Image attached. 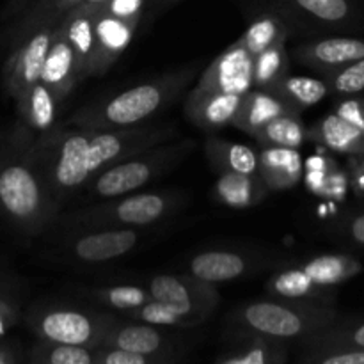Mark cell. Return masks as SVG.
Here are the masks:
<instances>
[{
	"label": "cell",
	"mask_w": 364,
	"mask_h": 364,
	"mask_svg": "<svg viewBox=\"0 0 364 364\" xmlns=\"http://www.w3.org/2000/svg\"><path fill=\"white\" fill-rule=\"evenodd\" d=\"M201 63L166 71L107 98L92 100L75 110L66 124L85 130H114L151 123L155 116L173 105L198 78Z\"/></svg>",
	"instance_id": "7a4b0ae2"
},
{
	"label": "cell",
	"mask_w": 364,
	"mask_h": 364,
	"mask_svg": "<svg viewBox=\"0 0 364 364\" xmlns=\"http://www.w3.org/2000/svg\"><path fill=\"white\" fill-rule=\"evenodd\" d=\"M308 139L318 142L331 153L345 156L364 155V132L347 123L334 112L327 114L308 128Z\"/></svg>",
	"instance_id": "cb8c5ba5"
},
{
	"label": "cell",
	"mask_w": 364,
	"mask_h": 364,
	"mask_svg": "<svg viewBox=\"0 0 364 364\" xmlns=\"http://www.w3.org/2000/svg\"><path fill=\"white\" fill-rule=\"evenodd\" d=\"M87 297L92 301L100 302L105 308L114 309L117 313H127L134 311V309L141 308L146 302L151 301L148 288L142 284H105V287H92L87 290Z\"/></svg>",
	"instance_id": "d6a6232c"
},
{
	"label": "cell",
	"mask_w": 364,
	"mask_h": 364,
	"mask_svg": "<svg viewBox=\"0 0 364 364\" xmlns=\"http://www.w3.org/2000/svg\"><path fill=\"white\" fill-rule=\"evenodd\" d=\"M63 103L48 85L36 82L14 100L16 121L34 135L46 134L55 124H59L57 119L63 112Z\"/></svg>",
	"instance_id": "ffe728a7"
},
{
	"label": "cell",
	"mask_w": 364,
	"mask_h": 364,
	"mask_svg": "<svg viewBox=\"0 0 364 364\" xmlns=\"http://www.w3.org/2000/svg\"><path fill=\"white\" fill-rule=\"evenodd\" d=\"M291 6L313 20L331 28L350 27L355 20V7L352 0H290Z\"/></svg>",
	"instance_id": "1f68e13d"
},
{
	"label": "cell",
	"mask_w": 364,
	"mask_h": 364,
	"mask_svg": "<svg viewBox=\"0 0 364 364\" xmlns=\"http://www.w3.org/2000/svg\"><path fill=\"white\" fill-rule=\"evenodd\" d=\"M32 364H38V363H32Z\"/></svg>",
	"instance_id": "f5cc1de1"
},
{
	"label": "cell",
	"mask_w": 364,
	"mask_h": 364,
	"mask_svg": "<svg viewBox=\"0 0 364 364\" xmlns=\"http://www.w3.org/2000/svg\"><path fill=\"white\" fill-rule=\"evenodd\" d=\"M31 361L38 364H98L96 348L39 341L32 348Z\"/></svg>",
	"instance_id": "74e56055"
},
{
	"label": "cell",
	"mask_w": 364,
	"mask_h": 364,
	"mask_svg": "<svg viewBox=\"0 0 364 364\" xmlns=\"http://www.w3.org/2000/svg\"><path fill=\"white\" fill-rule=\"evenodd\" d=\"M59 27L73 50L82 80H87L89 64L95 52V14L75 7L60 21Z\"/></svg>",
	"instance_id": "83f0119b"
},
{
	"label": "cell",
	"mask_w": 364,
	"mask_h": 364,
	"mask_svg": "<svg viewBox=\"0 0 364 364\" xmlns=\"http://www.w3.org/2000/svg\"><path fill=\"white\" fill-rule=\"evenodd\" d=\"M0 364H18V358L9 345L0 341Z\"/></svg>",
	"instance_id": "681fc988"
},
{
	"label": "cell",
	"mask_w": 364,
	"mask_h": 364,
	"mask_svg": "<svg viewBox=\"0 0 364 364\" xmlns=\"http://www.w3.org/2000/svg\"><path fill=\"white\" fill-rule=\"evenodd\" d=\"M269 192L258 174L219 173L213 198L228 208L247 210L265 201Z\"/></svg>",
	"instance_id": "d4e9b609"
},
{
	"label": "cell",
	"mask_w": 364,
	"mask_h": 364,
	"mask_svg": "<svg viewBox=\"0 0 364 364\" xmlns=\"http://www.w3.org/2000/svg\"><path fill=\"white\" fill-rule=\"evenodd\" d=\"M205 155L210 167L219 173L258 174V151L240 142L220 137H208L205 141Z\"/></svg>",
	"instance_id": "4316f807"
},
{
	"label": "cell",
	"mask_w": 364,
	"mask_h": 364,
	"mask_svg": "<svg viewBox=\"0 0 364 364\" xmlns=\"http://www.w3.org/2000/svg\"><path fill=\"white\" fill-rule=\"evenodd\" d=\"M89 130L55 124L46 134L34 137V153L46 187L63 208L68 199L85 188L87 178L84 171V149Z\"/></svg>",
	"instance_id": "8992f818"
},
{
	"label": "cell",
	"mask_w": 364,
	"mask_h": 364,
	"mask_svg": "<svg viewBox=\"0 0 364 364\" xmlns=\"http://www.w3.org/2000/svg\"><path fill=\"white\" fill-rule=\"evenodd\" d=\"M34 137L18 121L0 128V219L25 238L45 233L63 210L46 187Z\"/></svg>",
	"instance_id": "6da1fadb"
},
{
	"label": "cell",
	"mask_w": 364,
	"mask_h": 364,
	"mask_svg": "<svg viewBox=\"0 0 364 364\" xmlns=\"http://www.w3.org/2000/svg\"><path fill=\"white\" fill-rule=\"evenodd\" d=\"M340 233L358 247L364 249V212L350 213L340 224Z\"/></svg>",
	"instance_id": "bcb514c9"
},
{
	"label": "cell",
	"mask_w": 364,
	"mask_h": 364,
	"mask_svg": "<svg viewBox=\"0 0 364 364\" xmlns=\"http://www.w3.org/2000/svg\"><path fill=\"white\" fill-rule=\"evenodd\" d=\"M364 57V39L352 36H331V38L315 39L302 43L295 48V59L302 66L320 75L333 73L347 64Z\"/></svg>",
	"instance_id": "9a60e30c"
},
{
	"label": "cell",
	"mask_w": 364,
	"mask_h": 364,
	"mask_svg": "<svg viewBox=\"0 0 364 364\" xmlns=\"http://www.w3.org/2000/svg\"><path fill=\"white\" fill-rule=\"evenodd\" d=\"M340 318L334 304L287 301L269 297L240 304L228 318L230 333L238 340L263 338L274 341H308Z\"/></svg>",
	"instance_id": "3957f363"
},
{
	"label": "cell",
	"mask_w": 364,
	"mask_h": 364,
	"mask_svg": "<svg viewBox=\"0 0 364 364\" xmlns=\"http://www.w3.org/2000/svg\"><path fill=\"white\" fill-rule=\"evenodd\" d=\"M107 2H109V0H82L80 6H77V7L78 9L85 11V13L95 14V13H98V11L102 9Z\"/></svg>",
	"instance_id": "f907efd6"
},
{
	"label": "cell",
	"mask_w": 364,
	"mask_h": 364,
	"mask_svg": "<svg viewBox=\"0 0 364 364\" xmlns=\"http://www.w3.org/2000/svg\"><path fill=\"white\" fill-rule=\"evenodd\" d=\"M272 263H288L283 256L244 249H206L196 252L188 262V274L210 284L245 279Z\"/></svg>",
	"instance_id": "30bf717a"
},
{
	"label": "cell",
	"mask_w": 364,
	"mask_h": 364,
	"mask_svg": "<svg viewBox=\"0 0 364 364\" xmlns=\"http://www.w3.org/2000/svg\"><path fill=\"white\" fill-rule=\"evenodd\" d=\"M334 114L364 132V98L363 96H340L334 105Z\"/></svg>",
	"instance_id": "ee69618b"
},
{
	"label": "cell",
	"mask_w": 364,
	"mask_h": 364,
	"mask_svg": "<svg viewBox=\"0 0 364 364\" xmlns=\"http://www.w3.org/2000/svg\"><path fill=\"white\" fill-rule=\"evenodd\" d=\"M252 139H256L259 146L299 149L308 141V127L299 112L283 114L267 123L259 132H256Z\"/></svg>",
	"instance_id": "4dcf8cb0"
},
{
	"label": "cell",
	"mask_w": 364,
	"mask_h": 364,
	"mask_svg": "<svg viewBox=\"0 0 364 364\" xmlns=\"http://www.w3.org/2000/svg\"><path fill=\"white\" fill-rule=\"evenodd\" d=\"M174 340L162 327L135 320H114L103 336L102 347L119 348L142 355H171Z\"/></svg>",
	"instance_id": "2e32d148"
},
{
	"label": "cell",
	"mask_w": 364,
	"mask_h": 364,
	"mask_svg": "<svg viewBox=\"0 0 364 364\" xmlns=\"http://www.w3.org/2000/svg\"><path fill=\"white\" fill-rule=\"evenodd\" d=\"M269 297L287 299V301L301 302H322V304H334L336 294L331 288L318 287L297 263H284L265 284Z\"/></svg>",
	"instance_id": "44dd1931"
},
{
	"label": "cell",
	"mask_w": 364,
	"mask_h": 364,
	"mask_svg": "<svg viewBox=\"0 0 364 364\" xmlns=\"http://www.w3.org/2000/svg\"><path fill=\"white\" fill-rule=\"evenodd\" d=\"M148 4L149 0H109L100 11H107V13L114 14V16L135 21V23L141 25L142 16H144L146 9H148Z\"/></svg>",
	"instance_id": "7bdbcfd3"
},
{
	"label": "cell",
	"mask_w": 364,
	"mask_h": 364,
	"mask_svg": "<svg viewBox=\"0 0 364 364\" xmlns=\"http://www.w3.org/2000/svg\"><path fill=\"white\" fill-rule=\"evenodd\" d=\"M348 188H350V181H348L347 169H341V167L338 166L331 171L329 178H327L326 191H323L322 198L343 201V199L347 198Z\"/></svg>",
	"instance_id": "f6af8a7d"
},
{
	"label": "cell",
	"mask_w": 364,
	"mask_h": 364,
	"mask_svg": "<svg viewBox=\"0 0 364 364\" xmlns=\"http://www.w3.org/2000/svg\"><path fill=\"white\" fill-rule=\"evenodd\" d=\"M173 139H178V128L173 123H146L114 130H89L84 149V171L87 183L100 171Z\"/></svg>",
	"instance_id": "ba28073f"
},
{
	"label": "cell",
	"mask_w": 364,
	"mask_h": 364,
	"mask_svg": "<svg viewBox=\"0 0 364 364\" xmlns=\"http://www.w3.org/2000/svg\"><path fill=\"white\" fill-rule=\"evenodd\" d=\"M347 173L352 192H354L358 198H364V155L348 156Z\"/></svg>",
	"instance_id": "7dc6e473"
},
{
	"label": "cell",
	"mask_w": 364,
	"mask_h": 364,
	"mask_svg": "<svg viewBox=\"0 0 364 364\" xmlns=\"http://www.w3.org/2000/svg\"><path fill=\"white\" fill-rule=\"evenodd\" d=\"M304 162L299 149L262 146L258 151V176L269 191H288L301 183Z\"/></svg>",
	"instance_id": "7402d4cb"
},
{
	"label": "cell",
	"mask_w": 364,
	"mask_h": 364,
	"mask_svg": "<svg viewBox=\"0 0 364 364\" xmlns=\"http://www.w3.org/2000/svg\"><path fill=\"white\" fill-rule=\"evenodd\" d=\"M318 287L331 288L347 283L363 272V263L352 255H341V252H327V255H316L304 262L297 263Z\"/></svg>",
	"instance_id": "484cf974"
},
{
	"label": "cell",
	"mask_w": 364,
	"mask_h": 364,
	"mask_svg": "<svg viewBox=\"0 0 364 364\" xmlns=\"http://www.w3.org/2000/svg\"><path fill=\"white\" fill-rule=\"evenodd\" d=\"M277 96L284 100L288 105L294 107L297 112L311 109L318 105L322 100L331 95L323 78L306 77V75H290L288 73L276 87L272 89Z\"/></svg>",
	"instance_id": "f1b7e54d"
},
{
	"label": "cell",
	"mask_w": 364,
	"mask_h": 364,
	"mask_svg": "<svg viewBox=\"0 0 364 364\" xmlns=\"http://www.w3.org/2000/svg\"><path fill=\"white\" fill-rule=\"evenodd\" d=\"M32 2L34 0H7L4 4L2 11H0V25L11 23L13 20H16Z\"/></svg>",
	"instance_id": "c3c4849f"
},
{
	"label": "cell",
	"mask_w": 364,
	"mask_h": 364,
	"mask_svg": "<svg viewBox=\"0 0 364 364\" xmlns=\"http://www.w3.org/2000/svg\"><path fill=\"white\" fill-rule=\"evenodd\" d=\"M252 66L255 55L235 41L205 68L194 89L244 96L252 89Z\"/></svg>",
	"instance_id": "4fadbf2b"
},
{
	"label": "cell",
	"mask_w": 364,
	"mask_h": 364,
	"mask_svg": "<svg viewBox=\"0 0 364 364\" xmlns=\"http://www.w3.org/2000/svg\"><path fill=\"white\" fill-rule=\"evenodd\" d=\"M196 149L194 139H173L132 155L89 180L84 191L91 199H114L132 194L174 169Z\"/></svg>",
	"instance_id": "277c9868"
},
{
	"label": "cell",
	"mask_w": 364,
	"mask_h": 364,
	"mask_svg": "<svg viewBox=\"0 0 364 364\" xmlns=\"http://www.w3.org/2000/svg\"><path fill=\"white\" fill-rule=\"evenodd\" d=\"M142 233L132 228H92L75 230L63 240L64 256L82 265H102L135 251Z\"/></svg>",
	"instance_id": "8fae6325"
},
{
	"label": "cell",
	"mask_w": 364,
	"mask_h": 364,
	"mask_svg": "<svg viewBox=\"0 0 364 364\" xmlns=\"http://www.w3.org/2000/svg\"><path fill=\"white\" fill-rule=\"evenodd\" d=\"M244 347L219 358L215 364H287L288 347L283 341L247 338Z\"/></svg>",
	"instance_id": "e575fe53"
},
{
	"label": "cell",
	"mask_w": 364,
	"mask_h": 364,
	"mask_svg": "<svg viewBox=\"0 0 364 364\" xmlns=\"http://www.w3.org/2000/svg\"><path fill=\"white\" fill-rule=\"evenodd\" d=\"M80 4L82 0H34L16 20L4 25L0 31V50L9 52L39 28L57 27Z\"/></svg>",
	"instance_id": "e0dca14e"
},
{
	"label": "cell",
	"mask_w": 364,
	"mask_h": 364,
	"mask_svg": "<svg viewBox=\"0 0 364 364\" xmlns=\"http://www.w3.org/2000/svg\"><path fill=\"white\" fill-rule=\"evenodd\" d=\"M160 2H162V4H166V6H169V4H174V2H178V0H160Z\"/></svg>",
	"instance_id": "816d5d0a"
},
{
	"label": "cell",
	"mask_w": 364,
	"mask_h": 364,
	"mask_svg": "<svg viewBox=\"0 0 364 364\" xmlns=\"http://www.w3.org/2000/svg\"><path fill=\"white\" fill-rule=\"evenodd\" d=\"M39 82L48 85L60 102H66L68 96L77 89V85L84 82L73 50H71L68 39L64 38V32L60 31L59 25L53 31V38L48 52H46Z\"/></svg>",
	"instance_id": "d6986e66"
},
{
	"label": "cell",
	"mask_w": 364,
	"mask_h": 364,
	"mask_svg": "<svg viewBox=\"0 0 364 364\" xmlns=\"http://www.w3.org/2000/svg\"><path fill=\"white\" fill-rule=\"evenodd\" d=\"M21 283L11 270L0 267V341L21 316Z\"/></svg>",
	"instance_id": "8d00e7d4"
},
{
	"label": "cell",
	"mask_w": 364,
	"mask_h": 364,
	"mask_svg": "<svg viewBox=\"0 0 364 364\" xmlns=\"http://www.w3.org/2000/svg\"><path fill=\"white\" fill-rule=\"evenodd\" d=\"M96 361L98 364H173L171 355H142L110 347L96 348Z\"/></svg>",
	"instance_id": "b9f144b4"
},
{
	"label": "cell",
	"mask_w": 364,
	"mask_h": 364,
	"mask_svg": "<svg viewBox=\"0 0 364 364\" xmlns=\"http://www.w3.org/2000/svg\"><path fill=\"white\" fill-rule=\"evenodd\" d=\"M53 31L55 27L39 28L7 52L2 66V89L7 98L14 102L21 92L39 82Z\"/></svg>",
	"instance_id": "7c38bea8"
},
{
	"label": "cell",
	"mask_w": 364,
	"mask_h": 364,
	"mask_svg": "<svg viewBox=\"0 0 364 364\" xmlns=\"http://www.w3.org/2000/svg\"><path fill=\"white\" fill-rule=\"evenodd\" d=\"M153 301L164 302L176 315L183 316L194 327L205 323L220 306V294L215 284L198 279L191 274H159L146 283Z\"/></svg>",
	"instance_id": "9c48e42d"
},
{
	"label": "cell",
	"mask_w": 364,
	"mask_h": 364,
	"mask_svg": "<svg viewBox=\"0 0 364 364\" xmlns=\"http://www.w3.org/2000/svg\"><path fill=\"white\" fill-rule=\"evenodd\" d=\"M124 318L149 323V326L155 327H162V329H191V327H194V323L188 322L183 316L176 315L169 306H166L164 302L153 301V299L149 302H146L144 306H141V308L127 313Z\"/></svg>",
	"instance_id": "f35d334b"
},
{
	"label": "cell",
	"mask_w": 364,
	"mask_h": 364,
	"mask_svg": "<svg viewBox=\"0 0 364 364\" xmlns=\"http://www.w3.org/2000/svg\"><path fill=\"white\" fill-rule=\"evenodd\" d=\"M331 95L336 96H355L364 92V57L347 64L341 70L323 75Z\"/></svg>",
	"instance_id": "ab89813d"
},
{
	"label": "cell",
	"mask_w": 364,
	"mask_h": 364,
	"mask_svg": "<svg viewBox=\"0 0 364 364\" xmlns=\"http://www.w3.org/2000/svg\"><path fill=\"white\" fill-rule=\"evenodd\" d=\"M288 36H290V27L283 18L277 16L276 13H262L249 23V27L237 41L247 52L256 55L270 46L287 43Z\"/></svg>",
	"instance_id": "f546056e"
},
{
	"label": "cell",
	"mask_w": 364,
	"mask_h": 364,
	"mask_svg": "<svg viewBox=\"0 0 364 364\" xmlns=\"http://www.w3.org/2000/svg\"><path fill=\"white\" fill-rule=\"evenodd\" d=\"M299 364H364L359 348H304Z\"/></svg>",
	"instance_id": "60d3db41"
},
{
	"label": "cell",
	"mask_w": 364,
	"mask_h": 364,
	"mask_svg": "<svg viewBox=\"0 0 364 364\" xmlns=\"http://www.w3.org/2000/svg\"><path fill=\"white\" fill-rule=\"evenodd\" d=\"M297 112L291 105H288L281 96H277L274 91L267 89L252 87L247 95L242 98V105L235 116L231 127L238 128L244 134L255 137L256 132L262 130L267 123H270L276 117L283 114ZM301 114V112H299Z\"/></svg>",
	"instance_id": "603a6c76"
},
{
	"label": "cell",
	"mask_w": 364,
	"mask_h": 364,
	"mask_svg": "<svg viewBox=\"0 0 364 364\" xmlns=\"http://www.w3.org/2000/svg\"><path fill=\"white\" fill-rule=\"evenodd\" d=\"M288 73H290V53L287 50V43H279L255 55L252 87L272 91Z\"/></svg>",
	"instance_id": "836d02e7"
},
{
	"label": "cell",
	"mask_w": 364,
	"mask_h": 364,
	"mask_svg": "<svg viewBox=\"0 0 364 364\" xmlns=\"http://www.w3.org/2000/svg\"><path fill=\"white\" fill-rule=\"evenodd\" d=\"M242 95L198 91L192 89L183 103V112L196 128L203 132H217L233 124L242 105Z\"/></svg>",
	"instance_id": "ac0fdd59"
},
{
	"label": "cell",
	"mask_w": 364,
	"mask_h": 364,
	"mask_svg": "<svg viewBox=\"0 0 364 364\" xmlns=\"http://www.w3.org/2000/svg\"><path fill=\"white\" fill-rule=\"evenodd\" d=\"M183 196L174 191L132 192L89 208L77 210L60 217L63 226L71 230H92V228H148L162 223L173 215L181 205Z\"/></svg>",
	"instance_id": "5b68a950"
},
{
	"label": "cell",
	"mask_w": 364,
	"mask_h": 364,
	"mask_svg": "<svg viewBox=\"0 0 364 364\" xmlns=\"http://www.w3.org/2000/svg\"><path fill=\"white\" fill-rule=\"evenodd\" d=\"M304 348H359L364 350V318L347 320L340 322V318L304 341Z\"/></svg>",
	"instance_id": "d590c367"
},
{
	"label": "cell",
	"mask_w": 364,
	"mask_h": 364,
	"mask_svg": "<svg viewBox=\"0 0 364 364\" xmlns=\"http://www.w3.org/2000/svg\"><path fill=\"white\" fill-rule=\"evenodd\" d=\"M116 316L57 302L34 304L25 315L28 329L39 341L100 348Z\"/></svg>",
	"instance_id": "52a82bcc"
},
{
	"label": "cell",
	"mask_w": 364,
	"mask_h": 364,
	"mask_svg": "<svg viewBox=\"0 0 364 364\" xmlns=\"http://www.w3.org/2000/svg\"><path fill=\"white\" fill-rule=\"evenodd\" d=\"M139 23L123 20L107 11L95 13V52L89 64L87 78L103 77L130 46Z\"/></svg>",
	"instance_id": "5bb4252c"
}]
</instances>
